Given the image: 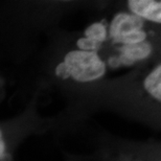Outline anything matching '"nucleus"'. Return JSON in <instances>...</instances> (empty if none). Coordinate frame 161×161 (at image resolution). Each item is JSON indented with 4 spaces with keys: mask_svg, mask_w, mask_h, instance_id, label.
<instances>
[{
    "mask_svg": "<svg viewBox=\"0 0 161 161\" xmlns=\"http://www.w3.org/2000/svg\"><path fill=\"white\" fill-rule=\"evenodd\" d=\"M64 63L69 69L70 76L76 82H92L102 78L106 65L96 53L73 50L66 54Z\"/></svg>",
    "mask_w": 161,
    "mask_h": 161,
    "instance_id": "1",
    "label": "nucleus"
},
{
    "mask_svg": "<svg viewBox=\"0 0 161 161\" xmlns=\"http://www.w3.org/2000/svg\"><path fill=\"white\" fill-rule=\"evenodd\" d=\"M142 19L133 14L119 13L113 18L110 25V36L114 42L127 35L137 31H142Z\"/></svg>",
    "mask_w": 161,
    "mask_h": 161,
    "instance_id": "2",
    "label": "nucleus"
},
{
    "mask_svg": "<svg viewBox=\"0 0 161 161\" xmlns=\"http://www.w3.org/2000/svg\"><path fill=\"white\" fill-rule=\"evenodd\" d=\"M152 53V45L150 42L143 41L137 44L124 45L120 47V54L117 59H111L110 63L115 62L112 67L118 65H132L136 61H140L147 58Z\"/></svg>",
    "mask_w": 161,
    "mask_h": 161,
    "instance_id": "3",
    "label": "nucleus"
},
{
    "mask_svg": "<svg viewBox=\"0 0 161 161\" xmlns=\"http://www.w3.org/2000/svg\"><path fill=\"white\" fill-rule=\"evenodd\" d=\"M129 8L133 15L156 23L161 22V2L156 0H130Z\"/></svg>",
    "mask_w": 161,
    "mask_h": 161,
    "instance_id": "4",
    "label": "nucleus"
},
{
    "mask_svg": "<svg viewBox=\"0 0 161 161\" xmlns=\"http://www.w3.org/2000/svg\"><path fill=\"white\" fill-rule=\"evenodd\" d=\"M144 88L154 98L161 101V66L158 65L144 80Z\"/></svg>",
    "mask_w": 161,
    "mask_h": 161,
    "instance_id": "5",
    "label": "nucleus"
},
{
    "mask_svg": "<svg viewBox=\"0 0 161 161\" xmlns=\"http://www.w3.org/2000/svg\"><path fill=\"white\" fill-rule=\"evenodd\" d=\"M85 36L86 38L99 42V43H103L107 39V28H106V25L102 23V22H96V23L91 24L85 31Z\"/></svg>",
    "mask_w": 161,
    "mask_h": 161,
    "instance_id": "6",
    "label": "nucleus"
},
{
    "mask_svg": "<svg viewBox=\"0 0 161 161\" xmlns=\"http://www.w3.org/2000/svg\"><path fill=\"white\" fill-rule=\"evenodd\" d=\"M76 45L82 51H90V53H96L102 46V43L96 42L89 38H80L76 42Z\"/></svg>",
    "mask_w": 161,
    "mask_h": 161,
    "instance_id": "7",
    "label": "nucleus"
},
{
    "mask_svg": "<svg viewBox=\"0 0 161 161\" xmlns=\"http://www.w3.org/2000/svg\"><path fill=\"white\" fill-rule=\"evenodd\" d=\"M56 75L58 76H60V78H62L64 80L70 78V73H69V69L68 67L65 63H60L59 65L57 66L56 68Z\"/></svg>",
    "mask_w": 161,
    "mask_h": 161,
    "instance_id": "8",
    "label": "nucleus"
},
{
    "mask_svg": "<svg viewBox=\"0 0 161 161\" xmlns=\"http://www.w3.org/2000/svg\"><path fill=\"white\" fill-rule=\"evenodd\" d=\"M4 150H5V144H4V141H3L1 131H0V158H1L3 156V154H4Z\"/></svg>",
    "mask_w": 161,
    "mask_h": 161,
    "instance_id": "9",
    "label": "nucleus"
}]
</instances>
